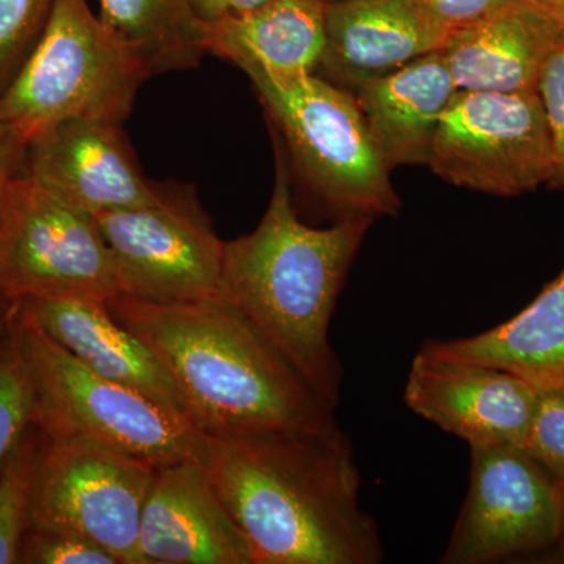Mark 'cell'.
Wrapping results in <instances>:
<instances>
[{"instance_id": "30bf717a", "label": "cell", "mask_w": 564, "mask_h": 564, "mask_svg": "<svg viewBox=\"0 0 564 564\" xmlns=\"http://www.w3.org/2000/svg\"><path fill=\"white\" fill-rule=\"evenodd\" d=\"M470 485L443 564H488L564 545V484L514 445L473 447Z\"/></svg>"}, {"instance_id": "d6986e66", "label": "cell", "mask_w": 564, "mask_h": 564, "mask_svg": "<svg viewBox=\"0 0 564 564\" xmlns=\"http://www.w3.org/2000/svg\"><path fill=\"white\" fill-rule=\"evenodd\" d=\"M325 13L322 0H269L242 17L204 25V47L247 76L317 74L325 51Z\"/></svg>"}, {"instance_id": "4316f807", "label": "cell", "mask_w": 564, "mask_h": 564, "mask_svg": "<svg viewBox=\"0 0 564 564\" xmlns=\"http://www.w3.org/2000/svg\"><path fill=\"white\" fill-rule=\"evenodd\" d=\"M536 93L543 104L560 180L564 181V36L545 63Z\"/></svg>"}, {"instance_id": "603a6c76", "label": "cell", "mask_w": 564, "mask_h": 564, "mask_svg": "<svg viewBox=\"0 0 564 564\" xmlns=\"http://www.w3.org/2000/svg\"><path fill=\"white\" fill-rule=\"evenodd\" d=\"M14 317L0 336V470L32 425L35 413V388Z\"/></svg>"}, {"instance_id": "cb8c5ba5", "label": "cell", "mask_w": 564, "mask_h": 564, "mask_svg": "<svg viewBox=\"0 0 564 564\" xmlns=\"http://www.w3.org/2000/svg\"><path fill=\"white\" fill-rule=\"evenodd\" d=\"M57 0H0V95L28 61Z\"/></svg>"}, {"instance_id": "83f0119b", "label": "cell", "mask_w": 564, "mask_h": 564, "mask_svg": "<svg viewBox=\"0 0 564 564\" xmlns=\"http://www.w3.org/2000/svg\"><path fill=\"white\" fill-rule=\"evenodd\" d=\"M24 144L10 133L0 131V247H2L3 228H6L7 203L10 185L22 170ZM20 303L11 304L0 292V336L9 328L11 318L17 314Z\"/></svg>"}, {"instance_id": "d4e9b609", "label": "cell", "mask_w": 564, "mask_h": 564, "mask_svg": "<svg viewBox=\"0 0 564 564\" xmlns=\"http://www.w3.org/2000/svg\"><path fill=\"white\" fill-rule=\"evenodd\" d=\"M20 564H121L101 544L70 530L29 527Z\"/></svg>"}, {"instance_id": "4dcf8cb0", "label": "cell", "mask_w": 564, "mask_h": 564, "mask_svg": "<svg viewBox=\"0 0 564 564\" xmlns=\"http://www.w3.org/2000/svg\"><path fill=\"white\" fill-rule=\"evenodd\" d=\"M564 24V0H527Z\"/></svg>"}, {"instance_id": "7c38bea8", "label": "cell", "mask_w": 564, "mask_h": 564, "mask_svg": "<svg viewBox=\"0 0 564 564\" xmlns=\"http://www.w3.org/2000/svg\"><path fill=\"white\" fill-rule=\"evenodd\" d=\"M22 172L95 217L155 203L163 191L141 173L122 124L88 118L58 122L29 140Z\"/></svg>"}, {"instance_id": "2e32d148", "label": "cell", "mask_w": 564, "mask_h": 564, "mask_svg": "<svg viewBox=\"0 0 564 564\" xmlns=\"http://www.w3.org/2000/svg\"><path fill=\"white\" fill-rule=\"evenodd\" d=\"M20 313L93 372L193 423L191 406L165 364L110 314L106 303L25 299L20 302Z\"/></svg>"}, {"instance_id": "9a60e30c", "label": "cell", "mask_w": 564, "mask_h": 564, "mask_svg": "<svg viewBox=\"0 0 564 564\" xmlns=\"http://www.w3.org/2000/svg\"><path fill=\"white\" fill-rule=\"evenodd\" d=\"M452 32L415 0H343L325 13V51L317 76L358 88L432 52Z\"/></svg>"}, {"instance_id": "ba28073f", "label": "cell", "mask_w": 564, "mask_h": 564, "mask_svg": "<svg viewBox=\"0 0 564 564\" xmlns=\"http://www.w3.org/2000/svg\"><path fill=\"white\" fill-rule=\"evenodd\" d=\"M155 469L90 437L43 434L31 527L84 534L121 564H140L141 513Z\"/></svg>"}, {"instance_id": "7a4b0ae2", "label": "cell", "mask_w": 564, "mask_h": 564, "mask_svg": "<svg viewBox=\"0 0 564 564\" xmlns=\"http://www.w3.org/2000/svg\"><path fill=\"white\" fill-rule=\"evenodd\" d=\"M274 187L254 231L225 242L217 296L250 323L329 410L339 404L343 367L329 323L373 218L352 215L329 228L296 217L291 169L276 133Z\"/></svg>"}, {"instance_id": "277c9868", "label": "cell", "mask_w": 564, "mask_h": 564, "mask_svg": "<svg viewBox=\"0 0 564 564\" xmlns=\"http://www.w3.org/2000/svg\"><path fill=\"white\" fill-rule=\"evenodd\" d=\"M150 77L87 0H57L35 50L0 95V131L25 144L76 118L124 124Z\"/></svg>"}, {"instance_id": "7402d4cb", "label": "cell", "mask_w": 564, "mask_h": 564, "mask_svg": "<svg viewBox=\"0 0 564 564\" xmlns=\"http://www.w3.org/2000/svg\"><path fill=\"white\" fill-rule=\"evenodd\" d=\"M41 443L43 434L32 423L0 470V564H20L22 540L31 527Z\"/></svg>"}, {"instance_id": "ffe728a7", "label": "cell", "mask_w": 564, "mask_h": 564, "mask_svg": "<svg viewBox=\"0 0 564 564\" xmlns=\"http://www.w3.org/2000/svg\"><path fill=\"white\" fill-rule=\"evenodd\" d=\"M421 350L496 367L536 389L564 388V269L502 325L462 339L430 340Z\"/></svg>"}, {"instance_id": "5b68a950", "label": "cell", "mask_w": 564, "mask_h": 564, "mask_svg": "<svg viewBox=\"0 0 564 564\" xmlns=\"http://www.w3.org/2000/svg\"><path fill=\"white\" fill-rule=\"evenodd\" d=\"M288 154L311 193L337 215L395 217L402 202L350 90L317 74L274 77L251 74Z\"/></svg>"}, {"instance_id": "8992f818", "label": "cell", "mask_w": 564, "mask_h": 564, "mask_svg": "<svg viewBox=\"0 0 564 564\" xmlns=\"http://www.w3.org/2000/svg\"><path fill=\"white\" fill-rule=\"evenodd\" d=\"M18 337L35 388L33 425L90 437L154 466L206 462L207 436L188 419L93 372L18 307Z\"/></svg>"}, {"instance_id": "3957f363", "label": "cell", "mask_w": 564, "mask_h": 564, "mask_svg": "<svg viewBox=\"0 0 564 564\" xmlns=\"http://www.w3.org/2000/svg\"><path fill=\"white\" fill-rule=\"evenodd\" d=\"M106 304L165 364L206 436L336 425L334 411L220 296L154 303L118 295Z\"/></svg>"}, {"instance_id": "9c48e42d", "label": "cell", "mask_w": 564, "mask_h": 564, "mask_svg": "<svg viewBox=\"0 0 564 564\" xmlns=\"http://www.w3.org/2000/svg\"><path fill=\"white\" fill-rule=\"evenodd\" d=\"M456 187L518 196L560 180L538 93H456L429 165Z\"/></svg>"}, {"instance_id": "e0dca14e", "label": "cell", "mask_w": 564, "mask_h": 564, "mask_svg": "<svg viewBox=\"0 0 564 564\" xmlns=\"http://www.w3.org/2000/svg\"><path fill=\"white\" fill-rule=\"evenodd\" d=\"M564 24L527 0H511L459 29L444 46L462 91L534 93Z\"/></svg>"}, {"instance_id": "44dd1931", "label": "cell", "mask_w": 564, "mask_h": 564, "mask_svg": "<svg viewBox=\"0 0 564 564\" xmlns=\"http://www.w3.org/2000/svg\"><path fill=\"white\" fill-rule=\"evenodd\" d=\"M104 24L154 74L191 69L204 54V25L188 0H99Z\"/></svg>"}, {"instance_id": "52a82bcc", "label": "cell", "mask_w": 564, "mask_h": 564, "mask_svg": "<svg viewBox=\"0 0 564 564\" xmlns=\"http://www.w3.org/2000/svg\"><path fill=\"white\" fill-rule=\"evenodd\" d=\"M7 302L121 295L117 263L95 215L52 195L24 172L14 176L0 247Z\"/></svg>"}, {"instance_id": "4fadbf2b", "label": "cell", "mask_w": 564, "mask_h": 564, "mask_svg": "<svg viewBox=\"0 0 564 564\" xmlns=\"http://www.w3.org/2000/svg\"><path fill=\"white\" fill-rule=\"evenodd\" d=\"M538 389L496 367L419 351L404 403L425 421L473 447H522Z\"/></svg>"}, {"instance_id": "ac0fdd59", "label": "cell", "mask_w": 564, "mask_h": 564, "mask_svg": "<svg viewBox=\"0 0 564 564\" xmlns=\"http://www.w3.org/2000/svg\"><path fill=\"white\" fill-rule=\"evenodd\" d=\"M458 91L443 51L356 88L367 131L389 170L429 165L434 137Z\"/></svg>"}, {"instance_id": "1f68e13d", "label": "cell", "mask_w": 564, "mask_h": 564, "mask_svg": "<svg viewBox=\"0 0 564 564\" xmlns=\"http://www.w3.org/2000/svg\"><path fill=\"white\" fill-rule=\"evenodd\" d=\"M325 6H329V3L343 2V0H322Z\"/></svg>"}, {"instance_id": "f1b7e54d", "label": "cell", "mask_w": 564, "mask_h": 564, "mask_svg": "<svg viewBox=\"0 0 564 564\" xmlns=\"http://www.w3.org/2000/svg\"><path fill=\"white\" fill-rule=\"evenodd\" d=\"M433 20L452 33L467 28L511 0H415Z\"/></svg>"}, {"instance_id": "5bb4252c", "label": "cell", "mask_w": 564, "mask_h": 564, "mask_svg": "<svg viewBox=\"0 0 564 564\" xmlns=\"http://www.w3.org/2000/svg\"><path fill=\"white\" fill-rule=\"evenodd\" d=\"M140 564H254L203 463L155 469L141 513Z\"/></svg>"}, {"instance_id": "484cf974", "label": "cell", "mask_w": 564, "mask_h": 564, "mask_svg": "<svg viewBox=\"0 0 564 564\" xmlns=\"http://www.w3.org/2000/svg\"><path fill=\"white\" fill-rule=\"evenodd\" d=\"M521 448L564 484V388L538 389Z\"/></svg>"}, {"instance_id": "6da1fadb", "label": "cell", "mask_w": 564, "mask_h": 564, "mask_svg": "<svg viewBox=\"0 0 564 564\" xmlns=\"http://www.w3.org/2000/svg\"><path fill=\"white\" fill-rule=\"evenodd\" d=\"M204 466L254 564L383 560L377 522L359 505L350 440L337 423L207 436Z\"/></svg>"}, {"instance_id": "d6a6232c", "label": "cell", "mask_w": 564, "mask_h": 564, "mask_svg": "<svg viewBox=\"0 0 564 564\" xmlns=\"http://www.w3.org/2000/svg\"><path fill=\"white\" fill-rule=\"evenodd\" d=\"M563 549H564V545H563ZM563 558H564V554H563Z\"/></svg>"}, {"instance_id": "f546056e", "label": "cell", "mask_w": 564, "mask_h": 564, "mask_svg": "<svg viewBox=\"0 0 564 564\" xmlns=\"http://www.w3.org/2000/svg\"><path fill=\"white\" fill-rule=\"evenodd\" d=\"M188 2L198 21L203 25H209L228 18L242 17L259 9L269 0H188Z\"/></svg>"}, {"instance_id": "8fae6325", "label": "cell", "mask_w": 564, "mask_h": 564, "mask_svg": "<svg viewBox=\"0 0 564 564\" xmlns=\"http://www.w3.org/2000/svg\"><path fill=\"white\" fill-rule=\"evenodd\" d=\"M109 243L121 295L154 303H187L217 295L225 242L187 192L133 209L96 215Z\"/></svg>"}]
</instances>
